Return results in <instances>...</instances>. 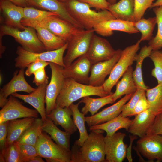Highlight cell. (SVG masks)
<instances>
[{"instance_id": "55", "label": "cell", "mask_w": 162, "mask_h": 162, "mask_svg": "<svg viewBox=\"0 0 162 162\" xmlns=\"http://www.w3.org/2000/svg\"><path fill=\"white\" fill-rule=\"evenodd\" d=\"M107 1L111 4H112L116 3V0H107Z\"/></svg>"}, {"instance_id": "29", "label": "cell", "mask_w": 162, "mask_h": 162, "mask_svg": "<svg viewBox=\"0 0 162 162\" xmlns=\"http://www.w3.org/2000/svg\"><path fill=\"white\" fill-rule=\"evenodd\" d=\"M35 118L27 117L9 121L6 146L11 144L17 141L32 124Z\"/></svg>"}, {"instance_id": "27", "label": "cell", "mask_w": 162, "mask_h": 162, "mask_svg": "<svg viewBox=\"0 0 162 162\" xmlns=\"http://www.w3.org/2000/svg\"><path fill=\"white\" fill-rule=\"evenodd\" d=\"M42 130L48 133L57 144L70 152V138L71 134L70 133L60 130L52 120L47 118L44 123Z\"/></svg>"}, {"instance_id": "5", "label": "cell", "mask_w": 162, "mask_h": 162, "mask_svg": "<svg viewBox=\"0 0 162 162\" xmlns=\"http://www.w3.org/2000/svg\"><path fill=\"white\" fill-rule=\"evenodd\" d=\"M140 43L138 40L135 44L122 50L119 60L113 68L109 77L103 85L104 90L109 94L112 92L113 86L135 61L137 52L140 48Z\"/></svg>"}, {"instance_id": "28", "label": "cell", "mask_w": 162, "mask_h": 162, "mask_svg": "<svg viewBox=\"0 0 162 162\" xmlns=\"http://www.w3.org/2000/svg\"><path fill=\"white\" fill-rule=\"evenodd\" d=\"M134 0H120L111 4L108 10L116 19L134 22Z\"/></svg>"}, {"instance_id": "32", "label": "cell", "mask_w": 162, "mask_h": 162, "mask_svg": "<svg viewBox=\"0 0 162 162\" xmlns=\"http://www.w3.org/2000/svg\"><path fill=\"white\" fill-rule=\"evenodd\" d=\"M152 48L150 46H145L141 49L140 52L135 56V61L136 64L135 70L133 72V77L137 88L146 91L148 87L145 85L142 77V65L144 59L149 57Z\"/></svg>"}, {"instance_id": "36", "label": "cell", "mask_w": 162, "mask_h": 162, "mask_svg": "<svg viewBox=\"0 0 162 162\" xmlns=\"http://www.w3.org/2000/svg\"><path fill=\"white\" fill-rule=\"evenodd\" d=\"M134 23V27L141 33V38L139 40L140 42L150 40L152 38L155 26L157 24L156 17H150L147 19L142 17Z\"/></svg>"}, {"instance_id": "7", "label": "cell", "mask_w": 162, "mask_h": 162, "mask_svg": "<svg viewBox=\"0 0 162 162\" xmlns=\"http://www.w3.org/2000/svg\"><path fill=\"white\" fill-rule=\"evenodd\" d=\"M43 131L35 146L38 155L48 162H71L70 152L54 142L51 137Z\"/></svg>"}, {"instance_id": "11", "label": "cell", "mask_w": 162, "mask_h": 162, "mask_svg": "<svg viewBox=\"0 0 162 162\" xmlns=\"http://www.w3.org/2000/svg\"><path fill=\"white\" fill-rule=\"evenodd\" d=\"M38 112L23 105L16 98L11 95L0 111V124L20 118L38 117Z\"/></svg>"}, {"instance_id": "24", "label": "cell", "mask_w": 162, "mask_h": 162, "mask_svg": "<svg viewBox=\"0 0 162 162\" xmlns=\"http://www.w3.org/2000/svg\"><path fill=\"white\" fill-rule=\"evenodd\" d=\"M73 112L70 106L62 108L56 106L47 117L52 120L56 125H60L65 131L71 135L77 130L73 120L71 118Z\"/></svg>"}, {"instance_id": "46", "label": "cell", "mask_w": 162, "mask_h": 162, "mask_svg": "<svg viewBox=\"0 0 162 162\" xmlns=\"http://www.w3.org/2000/svg\"><path fill=\"white\" fill-rule=\"evenodd\" d=\"M49 62L37 60L28 65L25 72V74L26 76H30L34 74L36 71L41 68H45L49 65Z\"/></svg>"}, {"instance_id": "57", "label": "cell", "mask_w": 162, "mask_h": 162, "mask_svg": "<svg viewBox=\"0 0 162 162\" xmlns=\"http://www.w3.org/2000/svg\"><path fill=\"white\" fill-rule=\"evenodd\" d=\"M2 76L1 75V74H0V84H1L2 82Z\"/></svg>"}, {"instance_id": "42", "label": "cell", "mask_w": 162, "mask_h": 162, "mask_svg": "<svg viewBox=\"0 0 162 162\" xmlns=\"http://www.w3.org/2000/svg\"><path fill=\"white\" fill-rule=\"evenodd\" d=\"M155 0H134V22L142 17L146 10L150 8Z\"/></svg>"}, {"instance_id": "19", "label": "cell", "mask_w": 162, "mask_h": 162, "mask_svg": "<svg viewBox=\"0 0 162 162\" xmlns=\"http://www.w3.org/2000/svg\"><path fill=\"white\" fill-rule=\"evenodd\" d=\"M21 22L23 26H30L35 29L38 38L44 44L46 51L57 50L67 43L34 21L22 19Z\"/></svg>"}, {"instance_id": "49", "label": "cell", "mask_w": 162, "mask_h": 162, "mask_svg": "<svg viewBox=\"0 0 162 162\" xmlns=\"http://www.w3.org/2000/svg\"><path fill=\"white\" fill-rule=\"evenodd\" d=\"M9 121L0 124V150H2L5 147L8 135V127Z\"/></svg>"}, {"instance_id": "38", "label": "cell", "mask_w": 162, "mask_h": 162, "mask_svg": "<svg viewBox=\"0 0 162 162\" xmlns=\"http://www.w3.org/2000/svg\"><path fill=\"white\" fill-rule=\"evenodd\" d=\"M0 162H22L16 141L6 146L0 152Z\"/></svg>"}, {"instance_id": "6", "label": "cell", "mask_w": 162, "mask_h": 162, "mask_svg": "<svg viewBox=\"0 0 162 162\" xmlns=\"http://www.w3.org/2000/svg\"><path fill=\"white\" fill-rule=\"evenodd\" d=\"M104 131L92 130L80 149L83 162H106Z\"/></svg>"}, {"instance_id": "10", "label": "cell", "mask_w": 162, "mask_h": 162, "mask_svg": "<svg viewBox=\"0 0 162 162\" xmlns=\"http://www.w3.org/2000/svg\"><path fill=\"white\" fill-rule=\"evenodd\" d=\"M49 65L51 75L50 82L47 85L46 89L45 103L46 115L56 107L57 98L63 87L65 79L62 72L63 67L52 62H50Z\"/></svg>"}, {"instance_id": "17", "label": "cell", "mask_w": 162, "mask_h": 162, "mask_svg": "<svg viewBox=\"0 0 162 162\" xmlns=\"http://www.w3.org/2000/svg\"><path fill=\"white\" fill-rule=\"evenodd\" d=\"M86 54L73 62L69 66L63 68V74L65 78H70L83 84H88L89 74L92 66Z\"/></svg>"}, {"instance_id": "18", "label": "cell", "mask_w": 162, "mask_h": 162, "mask_svg": "<svg viewBox=\"0 0 162 162\" xmlns=\"http://www.w3.org/2000/svg\"><path fill=\"white\" fill-rule=\"evenodd\" d=\"M134 94L126 95L116 103L99 112L91 116L85 117V121L90 127L113 119L121 113L123 106L129 100Z\"/></svg>"}, {"instance_id": "41", "label": "cell", "mask_w": 162, "mask_h": 162, "mask_svg": "<svg viewBox=\"0 0 162 162\" xmlns=\"http://www.w3.org/2000/svg\"><path fill=\"white\" fill-rule=\"evenodd\" d=\"M16 142L22 162H29L35 156L39 155L35 146Z\"/></svg>"}, {"instance_id": "54", "label": "cell", "mask_w": 162, "mask_h": 162, "mask_svg": "<svg viewBox=\"0 0 162 162\" xmlns=\"http://www.w3.org/2000/svg\"><path fill=\"white\" fill-rule=\"evenodd\" d=\"M162 5V0H157L156 1L153 3L150 8H154L159 6Z\"/></svg>"}, {"instance_id": "21", "label": "cell", "mask_w": 162, "mask_h": 162, "mask_svg": "<svg viewBox=\"0 0 162 162\" xmlns=\"http://www.w3.org/2000/svg\"><path fill=\"white\" fill-rule=\"evenodd\" d=\"M134 22L113 19L102 22L96 25L94 30L97 34L103 36H110L113 31L123 32L129 34L137 33L139 31L134 27Z\"/></svg>"}, {"instance_id": "48", "label": "cell", "mask_w": 162, "mask_h": 162, "mask_svg": "<svg viewBox=\"0 0 162 162\" xmlns=\"http://www.w3.org/2000/svg\"><path fill=\"white\" fill-rule=\"evenodd\" d=\"M86 3L91 7L95 8L97 10H108L111 4L106 0H78Z\"/></svg>"}, {"instance_id": "35", "label": "cell", "mask_w": 162, "mask_h": 162, "mask_svg": "<svg viewBox=\"0 0 162 162\" xmlns=\"http://www.w3.org/2000/svg\"><path fill=\"white\" fill-rule=\"evenodd\" d=\"M149 109L156 116L162 113V82L146 91Z\"/></svg>"}, {"instance_id": "40", "label": "cell", "mask_w": 162, "mask_h": 162, "mask_svg": "<svg viewBox=\"0 0 162 162\" xmlns=\"http://www.w3.org/2000/svg\"><path fill=\"white\" fill-rule=\"evenodd\" d=\"M24 18L23 19L38 21L48 16L57 15L52 12L46 10L36 9L32 7L24 8Z\"/></svg>"}, {"instance_id": "9", "label": "cell", "mask_w": 162, "mask_h": 162, "mask_svg": "<svg viewBox=\"0 0 162 162\" xmlns=\"http://www.w3.org/2000/svg\"><path fill=\"white\" fill-rule=\"evenodd\" d=\"M94 32V29L82 30L68 42L67 52L63 58L66 67L69 66L76 58L86 54Z\"/></svg>"}, {"instance_id": "47", "label": "cell", "mask_w": 162, "mask_h": 162, "mask_svg": "<svg viewBox=\"0 0 162 162\" xmlns=\"http://www.w3.org/2000/svg\"><path fill=\"white\" fill-rule=\"evenodd\" d=\"M33 82L37 86L44 84H47L49 78L47 75L45 68H43L36 71L34 74Z\"/></svg>"}, {"instance_id": "8", "label": "cell", "mask_w": 162, "mask_h": 162, "mask_svg": "<svg viewBox=\"0 0 162 162\" xmlns=\"http://www.w3.org/2000/svg\"><path fill=\"white\" fill-rule=\"evenodd\" d=\"M35 21L66 42H68L74 36L83 30L57 15L49 16Z\"/></svg>"}, {"instance_id": "52", "label": "cell", "mask_w": 162, "mask_h": 162, "mask_svg": "<svg viewBox=\"0 0 162 162\" xmlns=\"http://www.w3.org/2000/svg\"><path fill=\"white\" fill-rule=\"evenodd\" d=\"M3 0L9 1L18 6L23 8L28 7L26 0H0V1Z\"/></svg>"}, {"instance_id": "22", "label": "cell", "mask_w": 162, "mask_h": 162, "mask_svg": "<svg viewBox=\"0 0 162 162\" xmlns=\"http://www.w3.org/2000/svg\"><path fill=\"white\" fill-rule=\"evenodd\" d=\"M23 9L9 1H1L0 9L4 19V24L20 30L24 29L26 26L21 22L24 18Z\"/></svg>"}, {"instance_id": "56", "label": "cell", "mask_w": 162, "mask_h": 162, "mask_svg": "<svg viewBox=\"0 0 162 162\" xmlns=\"http://www.w3.org/2000/svg\"><path fill=\"white\" fill-rule=\"evenodd\" d=\"M58 0V1H59L60 2H61L64 3L65 2H66L67 1H68L69 0Z\"/></svg>"}, {"instance_id": "37", "label": "cell", "mask_w": 162, "mask_h": 162, "mask_svg": "<svg viewBox=\"0 0 162 162\" xmlns=\"http://www.w3.org/2000/svg\"><path fill=\"white\" fill-rule=\"evenodd\" d=\"M156 15L158 31L156 36L149 40L148 46L152 50H159L162 48V5L153 8Z\"/></svg>"}, {"instance_id": "1", "label": "cell", "mask_w": 162, "mask_h": 162, "mask_svg": "<svg viewBox=\"0 0 162 162\" xmlns=\"http://www.w3.org/2000/svg\"><path fill=\"white\" fill-rule=\"evenodd\" d=\"M64 3L70 15L85 30L93 29L100 22L116 19L108 10L97 12L91 9L88 4L78 0H69Z\"/></svg>"}, {"instance_id": "44", "label": "cell", "mask_w": 162, "mask_h": 162, "mask_svg": "<svg viewBox=\"0 0 162 162\" xmlns=\"http://www.w3.org/2000/svg\"><path fill=\"white\" fill-rule=\"evenodd\" d=\"M149 108V105L145 91L140 98L134 107L129 114L128 117L135 116Z\"/></svg>"}, {"instance_id": "26", "label": "cell", "mask_w": 162, "mask_h": 162, "mask_svg": "<svg viewBox=\"0 0 162 162\" xmlns=\"http://www.w3.org/2000/svg\"><path fill=\"white\" fill-rule=\"evenodd\" d=\"M133 69L129 67L116 85V89L113 93L112 98L114 102L124 95L134 94L137 87L133 77Z\"/></svg>"}, {"instance_id": "53", "label": "cell", "mask_w": 162, "mask_h": 162, "mask_svg": "<svg viewBox=\"0 0 162 162\" xmlns=\"http://www.w3.org/2000/svg\"><path fill=\"white\" fill-rule=\"evenodd\" d=\"M42 157L39 155L35 156L29 162H44L45 161L43 160Z\"/></svg>"}, {"instance_id": "34", "label": "cell", "mask_w": 162, "mask_h": 162, "mask_svg": "<svg viewBox=\"0 0 162 162\" xmlns=\"http://www.w3.org/2000/svg\"><path fill=\"white\" fill-rule=\"evenodd\" d=\"M80 103V102L76 104L72 103L69 106L73 112L72 116L74 121L80 133L79 138L75 141L74 144L81 147L88 138V134L85 125V115L80 112L78 108Z\"/></svg>"}, {"instance_id": "14", "label": "cell", "mask_w": 162, "mask_h": 162, "mask_svg": "<svg viewBox=\"0 0 162 162\" xmlns=\"http://www.w3.org/2000/svg\"><path fill=\"white\" fill-rule=\"evenodd\" d=\"M116 51L107 40L94 34L86 55L92 65L111 59Z\"/></svg>"}, {"instance_id": "43", "label": "cell", "mask_w": 162, "mask_h": 162, "mask_svg": "<svg viewBox=\"0 0 162 162\" xmlns=\"http://www.w3.org/2000/svg\"><path fill=\"white\" fill-rule=\"evenodd\" d=\"M145 91L143 90L137 88L133 94L129 101L123 106L121 112L122 114L125 117H128L129 114L131 111L143 92Z\"/></svg>"}, {"instance_id": "2", "label": "cell", "mask_w": 162, "mask_h": 162, "mask_svg": "<svg viewBox=\"0 0 162 162\" xmlns=\"http://www.w3.org/2000/svg\"><path fill=\"white\" fill-rule=\"evenodd\" d=\"M110 94L103 86H94L78 82L73 79L65 78L63 87L56 101V106L62 108L69 106L74 102L83 98L92 95L100 97Z\"/></svg>"}, {"instance_id": "45", "label": "cell", "mask_w": 162, "mask_h": 162, "mask_svg": "<svg viewBox=\"0 0 162 162\" xmlns=\"http://www.w3.org/2000/svg\"><path fill=\"white\" fill-rule=\"evenodd\" d=\"M159 135L162 136V113L157 115L146 135Z\"/></svg>"}, {"instance_id": "13", "label": "cell", "mask_w": 162, "mask_h": 162, "mask_svg": "<svg viewBox=\"0 0 162 162\" xmlns=\"http://www.w3.org/2000/svg\"><path fill=\"white\" fill-rule=\"evenodd\" d=\"M136 147L149 161L162 162V136L146 135L137 140Z\"/></svg>"}, {"instance_id": "30", "label": "cell", "mask_w": 162, "mask_h": 162, "mask_svg": "<svg viewBox=\"0 0 162 162\" xmlns=\"http://www.w3.org/2000/svg\"><path fill=\"white\" fill-rule=\"evenodd\" d=\"M132 121L128 117L124 116L121 113L117 117L110 121L90 126L89 130H102L106 132V135L111 136L122 128L128 131Z\"/></svg>"}, {"instance_id": "20", "label": "cell", "mask_w": 162, "mask_h": 162, "mask_svg": "<svg viewBox=\"0 0 162 162\" xmlns=\"http://www.w3.org/2000/svg\"><path fill=\"white\" fill-rule=\"evenodd\" d=\"M28 7L32 6L45 9L58 15L75 26L84 29L68 12L64 3L58 0H26Z\"/></svg>"}, {"instance_id": "15", "label": "cell", "mask_w": 162, "mask_h": 162, "mask_svg": "<svg viewBox=\"0 0 162 162\" xmlns=\"http://www.w3.org/2000/svg\"><path fill=\"white\" fill-rule=\"evenodd\" d=\"M24 69H20L14 74L11 80L4 85L0 90V106L2 108L8 100V97L12 94L18 92L30 94L36 88L32 87L27 82L24 76Z\"/></svg>"}, {"instance_id": "39", "label": "cell", "mask_w": 162, "mask_h": 162, "mask_svg": "<svg viewBox=\"0 0 162 162\" xmlns=\"http://www.w3.org/2000/svg\"><path fill=\"white\" fill-rule=\"evenodd\" d=\"M149 57L154 66L152 71V75L157 79L158 84H160L162 82V51L152 50Z\"/></svg>"}, {"instance_id": "12", "label": "cell", "mask_w": 162, "mask_h": 162, "mask_svg": "<svg viewBox=\"0 0 162 162\" xmlns=\"http://www.w3.org/2000/svg\"><path fill=\"white\" fill-rule=\"evenodd\" d=\"M126 134L116 133L104 137L106 162H122L126 158L128 145L124 140Z\"/></svg>"}, {"instance_id": "4", "label": "cell", "mask_w": 162, "mask_h": 162, "mask_svg": "<svg viewBox=\"0 0 162 162\" xmlns=\"http://www.w3.org/2000/svg\"><path fill=\"white\" fill-rule=\"evenodd\" d=\"M4 35L13 37L15 40L25 50L34 53L46 51L45 47L39 40L37 32L33 28L26 26L22 30L5 24L1 25L0 28V38Z\"/></svg>"}, {"instance_id": "51", "label": "cell", "mask_w": 162, "mask_h": 162, "mask_svg": "<svg viewBox=\"0 0 162 162\" xmlns=\"http://www.w3.org/2000/svg\"><path fill=\"white\" fill-rule=\"evenodd\" d=\"M130 143L128 147H127V150L126 158L129 162H132L133 159L131 154V147L132 145L133 141L135 139H137V137L136 136H130Z\"/></svg>"}, {"instance_id": "23", "label": "cell", "mask_w": 162, "mask_h": 162, "mask_svg": "<svg viewBox=\"0 0 162 162\" xmlns=\"http://www.w3.org/2000/svg\"><path fill=\"white\" fill-rule=\"evenodd\" d=\"M47 85L40 86L34 91L28 94H21L16 92L11 94L33 106L40 114L44 122L47 119L45 106Z\"/></svg>"}, {"instance_id": "25", "label": "cell", "mask_w": 162, "mask_h": 162, "mask_svg": "<svg viewBox=\"0 0 162 162\" xmlns=\"http://www.w3.org/2000/svg\"><path fill=\"white\" fill-rule=\"evenodd\" d=\"M156 116L149 108L146 109L135 116L128 131L140 138L145 136Z\"/></svg>"}, {"instance_id": "16", "label": "cell", "mask_w": 162, "mask_h": 162, "mask_svg": "<svg viewBox=\"0 0 162 162\" xmlns=\"http://www.w3.org/2000/svg\"><path fill=\"white\" fill-rule=\"evenodd\" d=\"M122 50H117L111 59L92 64L90 70L88 85L94 86H102L106 76L110 75L113 68L119 60Z\"/></svg>"}, {"instance_id": "33", "label": "cell", "mask_w": 162, "mask_h": 162, "mask_svg": "<svg viewBox=\"0 0 162 162\" xmlns=\"http://www.w3.org/2000/svg\"><path fill=\"white\" fill-rule=\"evenodd\" d=\"M44 122L41 118H35L32 124L16 141L21 143L35 146L41 133Z\"/></svg>"}, {"instance_id": "31", "label": "cell", "mask_w": 162, "mask_h": 162, "mask_svg": "<svg viewBox=\"0 0 162 162\" xmlns=\"http://www.w3.org/2000/svg\"><path fill=\"white\" fill-rule=\"evenodd\" d=\"M113 93L112 92L106 96L98 98H92L89 96L83 98L79 101L80 103H83L85 104L81 110L82 112L85 115L89 112L91 115H93L105 105L113 103L115 102L112 98Z\"/></svg>"}, {"instance_id": "3", "label": "cell", "mask_w": 162, "mask_h": 162, "mask_svg": "<svg viewBox=\"0 0 162 162\" xmlns=\"http://www.w3.org/2000/svg\"><path fill=\"white\" fill-rule=\"evenodd\" d=\"M68 45V43L67 42L64 46L57 50L40 53L30 52L21 46H18L16 52L17 56L15 59V66L20 69H25L31 63L39 60L52 62L65 68L63 55Z\"/></svg>"}, {"instance_id": "50", "label": "cell", "mask_w": 162, "mask_h": 162, "mask_svg": "<svg viewBox=\"0 0 162 162\" xmlns=\"http://www.w3.org/2000/svg\"><path fill=\"white\" fill-rule=\"evenodd\" d=\"M80 147L74 144L70 150L71 162H83Z\"/></svg>"}]
</instances>
